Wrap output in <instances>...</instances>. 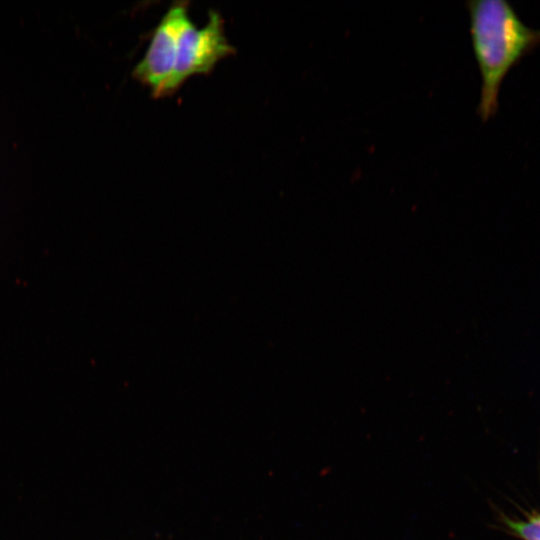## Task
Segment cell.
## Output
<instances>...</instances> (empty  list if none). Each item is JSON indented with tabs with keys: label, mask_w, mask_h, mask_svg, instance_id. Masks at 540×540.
Returning a JSON list of instances; mask_svg holds the SVG:
<instances>
[{
	"label": "cell",
	"mask_w": 540,
	"mask_h": 540,
	"mask_svg": "<svg viewBox=\"0 0 540 540\" xmlns=\"http://www.w3.org/2000/svg\"><path fill=\"white\" fill-rule=\"evenodd\" d=\"M469 31L481 76L477 112L483 121L496 114L508 72L540 44V29L526 25L506 0H468Z\"/></svg>",
	"instance_id": "6da1fadb"
},
{
	"label": "cell",
	"mask_w": 540,
	"mask_h": 540,
	"mask_svg": "<svg viewBox=\"0 0 540 540\" xmlns=\"http://www.w3.org/2000/svg\"><path fill=\"white\" fill-rule=\"evenodd\" d=\"M235 53L224 32L221 15L210 10L206 24L197 28L188 17L180 30L177 57L162 96L174 93L190 77L210 73L216 64Z\"/></svg>",
	"instance_id": "7a4b0ae2"
},
{
	"label": "cell",
	"mask_w": 540,
	"mask_h": 540,
	"mask_svg": "<svg viewBox=\"0 0 540 540\" xmlns=\"http://www.w3.org/2000/svg\"><path fill=\"white\" fill-rule=\"evenodd\" d=\"M508 527L523 540H540V515L526 521L505 520Z\"/></svg>",
	"instance_id": "277c9868"
},
{
	"label": "cell",
	"mask_w": 540,
	"mask_h": 540,
	"mask_svg": "<svg viewBox=\"0 0 540 540\" xmlns=\"http://www.w3.org/2000/svg\"><path fill=\"white\" fill-rule=\"evenodd\" d=\"M188 17V2L173 3L154 29L144 56L132 71L137 81L150 88L153 97L162 96L172 76L180 30Z\"/></svg>",
	"instance_id": "3957f363"
}]
</instances>
